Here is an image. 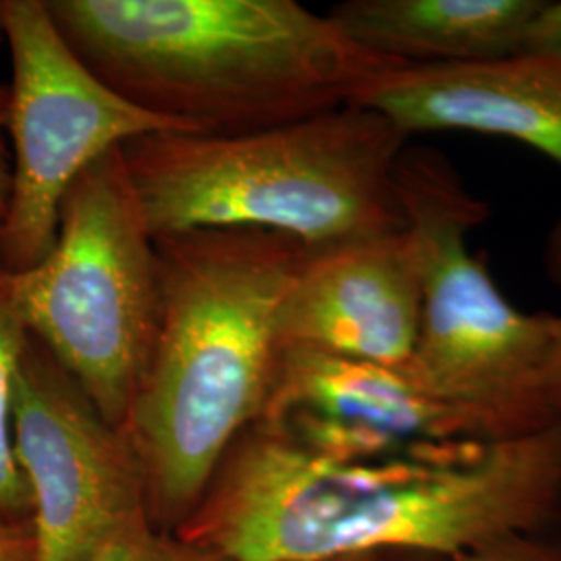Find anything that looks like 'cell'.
<instances>
[{
  "label": "cell",
  "instance_id": "6da1fadb",
  "mask_svg": "<svg viewBox=\"0 0 561 561\" xmlns=\"http://www.w3.org/2000/svg\"><path fill=\"white\" fill-rule=\"evenodd\" d=\"M561 524V424L373 461L306 451L262 422L222 456L178 535L229 561L461 553Z\"/></svg>",
  "mask_w": 561,
  "mask_h": 561
},
{
  "label": "cell",
  "instance_id": "7a4b0ae2",
  "mask_svg": "<svg viewBox=\"0 0 561 561\" xmlns=\"http://www.w3.org/2000/svg\"><path fill=\"white\" fill-rule=\"evenodd\" d=\"M108 88L187 134L231 136L354 104L405 67L296 0H44Z\"/></svg>",
  "mask_w": 561,
  "mask_h": 561
},
{
  "label": "cell",
  "instance_id": "3957f363",
  "mask_svg": "<svg viewBox=\"0 0 561 561\" xmlns=\"http://www.w3.org/2000/svg\"><path fill=\"white\" fill-rule=\"evenodd\" d=\"M161 310L125 435L148 507L185 520L222 456L261 421L279 314L308 250L262 229L154 236Z\"/></svg>",
  "mask_w": 561,
  "mask_h": 561
},
{
  "label": "cell",
  "instance_id": "277c9868",
  "mask_svg": "<svg viewBox=\"0 0 561 561\" xmlns=\"http://www.w3.org/2000/svg\"><path fill=\"white\" fill-rule=\"evenodd\" d=\"M410 138L360 104L245 134L121 146L154 236L262 229L322 252L405 229L396 171Z\"/></svg>",
  "mask_w": 561,
  "mask_h": 561
},
{
  "label": "cell",
  "instance_id": "5b68a950",
  "mask_svg": "<svg viewBox=\"0 0 561 561\" xmlns=\"http://www.w3.org/2000/svg\"><path fill=\"white\" fill-rule=\"evenodd\" d=\"M396 183L422 271L421 329L403 370L493 442L560 424L542 391L556 317L528 314L507 301L468 248L470 231L489 217V204L428 146H405Z\"/></svg>",
  "mask_w": 561,
  "mask_h": 561
},
{
  "label": "cell",
  "instance_id": "8992f818",
  "mask_svg": "<svg viewBox=\"0 0 561 561\" xmlns=\"http://www.w3.org/2000/svg\"><path fill=\"white\" fill-rule=\"evenodd\" d=\"M2 275L30 335L125 433L154 345L161 285L154 233L121 148L67 190L48 259Z\"/></svg>",
  "mask_w": 561,
  "mask_h": 561
},
{
  "label": "cell",
  "instance_id": "52a82bcc",
  "mask_svg": "<svg viewBox=\"0 0 561 561\" xmlns=\"http://www.w3.org/2000/svg\"><path fill=\"white\" fill-rule=\"evenodd\" d=\"M0 30L13 62L7 125L13 187L0 271L18 275L53 252L60 202L92 162L125 141L187 129L96 78L62 41L44 0H0Z\"/></svg>",
  "mask_w": 561,
  "mask_h": 561
},
{
  "label": "cell",
  "instance_id": "ba28073f",
  "mask_svg": "<svg viewBox=\"0 0 561 561\" xmlns=\"http://www.w3.org/2000/svg\"><path fill=\"white\" fill-rule=\"evenodd\" d=\"M13 437L38 561H85L121 526L150 516L129 437L32 335L15 379Z\"/></svg>",
  "mask_w": 561,
  "mask_h": 561
},
{
  "label": "cell",
  "instance_id": "9c48e42d",
  "mask_svg": "<svg viewBox=\"0 0 561 561\" xmlns=\"http://www.w3.org/2000/svg\"><path fill=\"white\" fill-rule=\"evenodd\" d=\"M322 458L373 461L451 443H495L403 368L280 345L261 421Z\"/></svg>",
  "mask_w": 561,
  "mask_h": 561
},
{
  "label": "cell",
  "instance_id": "30bf717a",
  "mask_svg": "<svg viewBox=\"0 0 561 561\" xmlns=\"http://www.w3.org/2000/svg\"><path fill=\"white\" fill-rule=\"evenodd\" d=\"M422 271L408 229L308 252L280 306V345L405 368L421 329Z\"/></svg>",
  "mask_w": 561,
  "mask_h": 561
},
{
  "label": "cell",
  "instance_id": "8fae6325",
  "mask_svg": "<svg viewBox=\"0 0 561 561\" xmlns=\"http://www.w3.org/2000/svg\"><path fill=\"white\" fill-rule=\"evenodd\" d=\"M354 104L381 113L408 138L472 131L520 141L561 164V55L405 65Z\"/></svg>",
  "mask_w": 561,
  "mask_h": 561
},
{
  "label": "cell",
  "instance_id": "7c38bea8",
  "mask_svg": "<svg viewBox=\"0 0 561 561\" xmlns=\"http://www.w3.org/2000/svg\"><path fill=\"white\" fill-rule=\"evenodd\" d=\"M542 0H350L329 18L362 46L405 65H460L524 50Z\"/></svg>",
  "mask_w": 561,
  "mask_h": 561
},
{
  "label": "cell",
  "instance_id": "4fadbf2b",
  "mask_svg": "<svg viewBox=\"0 0 561 561\" xmlns=\"http://www.w3.org/2000/svg\"><path fill=\"white\" fill-rule=\"evenodd\" d=\"M27 337L30 331L0 271V516L20 512L21 507H32L13 437L15 379Z\"/></svg>",
  "mask_w": 561,
  "mask_h": 561
},
{
  "label": "cell",
  "instance_id": "5bb4252c",
  "mask_svg": "<svg viewBox=\"0 0 561 561\" xmlns=\"http://www.w3.org/2000/svg\"><path fill=\"white\" fill-rule=\"evenodd\" d=\"M85 561H229L213 549L201 547L152 526L150 516L127 522L108 535Z\"/></svg>",
  "mask_w": 561,
  "mask_h": 561
},
{
  "label": "cell",
  "instance_id": "9a60e30c",
  "mask_svg": "<svg viewBox=\"0 0 561 561\" xmlns=\"http://www.w3.org/2000/svg\"><path fill=\"white\" fill-rule=\"evenodd\" d=\"M449 561H561V533H512L461 553Z\"/></svg>",
  "mask_w": 561,
  "mask_h": 561
},
{
  "label": "cell",
  "instance_id": "2e32d148",
  "mask_svg": "<svg viewBox=\"0 0 561 561\" xmlns=\"http://www.w3.org/2000/svg\"><path fill=\"white\" fill-rule=\"evenodd\" d=\"M522 53L561 55V0H542L537 18L530 23Z\"/></svg>",
  "mask_w": 561,
  "mask_h": 561
},
{
  "label": "cell",
  "instance_id": "e0dca14e",
  "mask_svg": "<svg viewBox=\"0 0 561 561\" xmlns=\"http://www.w3.org/2000/svg\"><path fill=\"white\" fill-rule=\"evenodd\" d=\"M9 88L0 83V222L7 219L13 187V157L9 146Z\"/></svg>",
  "mask_w": 561,
  "mask_h": 561
},
{
  "label": "cell",
  "instance_id": "ac0fdd59",
  "mask_svg": "<svg viewBox=\"0 0 561 561\" xmlns=\"http://www.w3.org/2000/svg\"><path fill=\"white\" fill-rule=\"evenodd\" d=\"M542 391L549 410L561 424V317H556L553 321V337L542 370Z\"/></svg>",
  "mask_w": 561,
  "mask_h": 561
},
{
  "label": "cell",
  "instance_id": "d6986e66",
  "mask_svg": "<svg viewBox=\"0 0 561 561\" xmlns=\"http://www.w3.org/2000/svg\"><path fill=\"white\" fill-rule=\"evenodd\" d=\"M0 561H38L32 528L0 520Z\"/></svg>",
  "mask_w": 561,
  "mask_h": 561
},
{
  "label": "cell",
  "instance_id": "ffe728a7",
  "mask_svg": "<svg viewBox=\"0 0 561 561\" xmlns=\"http://www.w3.org/2000/svg\"><path fill=\"white\" fill-rule=\"evenodd\" d=\"M547 268H549V275L561 285V222L558 225V229L553 231V236L549 238Z\"/></svg>",
  "mask_w": 561,
  "mask_h": 561
},
{
  "label": "cell",
  "instance_id": "44dd1931",
  "mask_svg": "<svg viewBox=\"0 0 561 561\" xmlns=\"http://www.w3.org/2000/svg\"><path fill=\"white\" fill-rule=\"evenodd\" d=\"M333 561H400V556L393 553H375V556H356V558H343Z\"/></svg>",
  "mask_w": 561,
  "mask_h": 561
},
{
  "label": "cell",
  "instance_id": "7402d4cb",
  "mask_svg": "<svg viewBox=\"0 0 561 561\" xmlns=\"http://www.w3.org/2000/svg\"><path fill=\"white\" fill-rule=\"evenodd\" d=\"M400 561H449L447 558H439V556H421V553H408V556H400Z\"/></svg>",
  "mask_w": 561,
  "mask_h": 561
},
{
  "label": "cell",
  "instance_id": "603a6c76",
  "mask_svg": "<svg viewBox=\"0 0 561 561\" xmlns=\"http://www.w3.org/2000/svg\"><path fill=\"white\" fill-rule=\"evenodd\" d=\"M4 44V36H2V30H0V46Z\"/></svg>",
  "mask_w": 561,
  "mask_h": 561
},
{
  "label": "cell",
  "instance_id": "cb8c5ba5",
  "mask_svg": "<svg viewBox=\"0 0 561 561\" xmlns=\"http://www.w3.org/2000/svg\"><path fill=\"white\" fill-rule=\"evenodd\" d=\"M0 236H2V222H0Z\"/></svg>",
  "mask_w": 561,
  "mask_h": 561
}]
</instances>
